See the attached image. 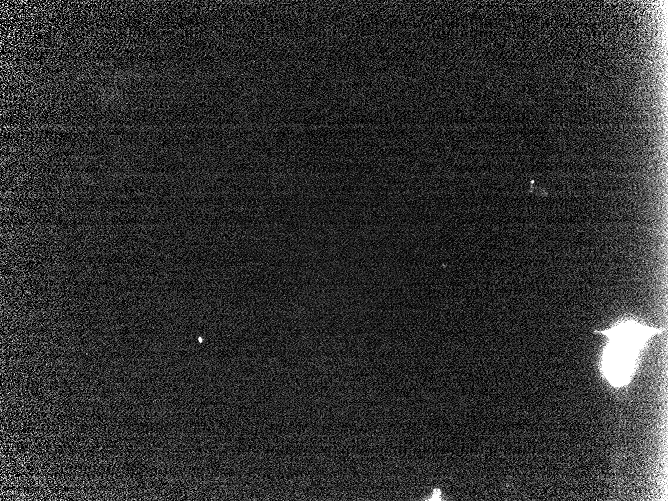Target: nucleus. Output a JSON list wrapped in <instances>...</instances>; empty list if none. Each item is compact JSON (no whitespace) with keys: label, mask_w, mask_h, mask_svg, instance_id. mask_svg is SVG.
Instances as JSON below:
<instances>
[{"label":"nucleus","mask_w":668,"mask_h":501,"mask_svg":"<svg viewBox=\"0 0 668 501\" xmlns=\"http://www.w3.org/2000/svg\"><path fill=\"white\" fill-rule=\"evenodd\" d=\"M662 332L663 328L651 327L632 319L617 322L605 330H594L593 333L608 339L601 360L602 371L608 382L617 388L628 384L647 342Z\"/></svg>","instance_id":"nucleus-1"}]
</instances>
